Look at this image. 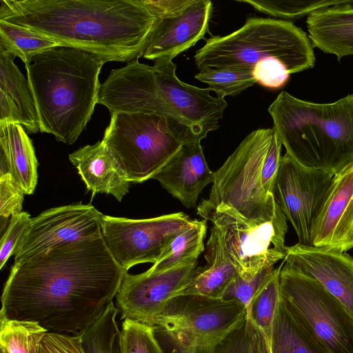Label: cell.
<instances>
[{
	"label": "cell",
	"instance_id": "1",
	"mask_svg": "<svg viewBox=\"0 0 353 353\" xmlns=\"http://www.w3.org/2000/svg\"><path fill=\"white\" fill-rule=\"evenodd\" d=\"M126 272L102 234L59 244L14 263L3 290L0 318L77 334L113 302Z\"/></svg>",
	"mask_w": 353,
	"mask_h": 353
},
{
	"label": "cell",
	"instance_id": "2",
	"mask_svg": "<svg viewBox=\"0 0 353 353\" xmlns=\"http://www.w3.org/2000/svg\"><path fill=\"white\" fill-rule=\"evenodd\" d=\"M0 19L105 62L143 57L156 16L143 0H0Z\"/></svg>",
	"mask_w": 353,
	"mask_h": 353
},
{
	"label": "cell",
	"instance_id": "3",
	"mask_svg": "<svg viewBox=\"0 0 353 353\" xmlns=\"http://www.w3.org/2000/svg\"><path fill=\"white\" fill-rule=\"evenodd\" d=\"M105 63L88 52L58 46L25 64L41 132L67 145L78 139L99 102Z\"/></svg>",
	"mask_w": 353,
	"mask_h": 353
},
{
	"label": "cell",
	"instance_id": "4",
	"mask_svg": "<svg viewBox=\"0 0 353 353\" xmlns=\"http://www.w3.org/2000/svg\"><path fill=\"white\" fill-rule=\"evenodd\" d=\"M268 111L286 154L300 165L335 175L353 164V94L317 103L282 91Z\"/></svg>",
	"mask_w": 353,
	"mask_h": 353
},
{
	"label": "cell",
	"instance_id": "5",
	"mask_svg": "<svg viewBox=\"0 0 353 353\" xmlns=\"http://www.w3.org/2000/svg\"><path fill=\"white\" fill-rule=\"evenodd\" d=\"M309 37L293 23L250 16L237 30L212 36L194 55L199 70L245 68L270 60L281 62L290 74L312 68L315 56Z\"/></svg>",
	"mask_w": 353,
	"mask_h": 353
},
{
	"label": "cell",
	"instance_id": "6",
	"mask_svg": "<svg viewBox=\"0 0 353 353\" xmlns=\"http://www.w3.org/2000/svg\"><path fill=\"white\" fill-rule=\"evenodd\" d=\"M273 132V128L258 129L244 138L214 172L209 198L201 203L230 212L254 225L270 221L281 214L274 196L265 191L261 180Z\"/></svg>",
	"mask_w": 353,
	"mask_h": 353
},
{
	"label": "cell",
	"instance_id": "7",
	"mask_svg": "<svg viewBox=\"0 0 353 353\" xmlns=\"http://www.w3.org/2000/svg\"><path fill=\"white\" fill-rule=\"evenodd\" d=\"M102 141L130 183L152 179L185 143L167 117L123 112L111 114Z\"/></svg>",
	"mask_w": 353,
	"mask_h": 353
},
{
	"label": "cell",
	"instance_id": "8",
	"mask_svg": "<svg viewBox=\"0 0 353 353\" xmlns=\"http://www.w3.org/2000/svg\"><path fill=\"white\" fill-rule=\"evenodd\" d=\"M280 292L288 311L329 353H353V317L319 281L284 261Z\"/></svg>",
	"mask_w": 353,
	"mask_h": 353
},
{
	"label": "cell",
	"instance_id": "9",
	"mask_svg": "<svg viewBox=\"0 0 353 353\" xmlns=\"http://www.w3.org/2000/svg\"><path fill=\"white\" fill-rule=\"evenodd\" d=\"M197 214L220 230L228 256L243 279H250L285 259L288 225L283 212L259 225L201 203L197 207Z\"/></svg>",
	"mask_w": 353,
	"mask_h": 353
},
{
	"label": "cell",
	"instance_id": "10",
	"mask_svg": "<svg viewBox=\"0 0 353 353\" xmlns=\"http://www.w3.org/2000/svg\"><path fill=\"white\" fill-rule=\"evenodd\" d=\"M192 220L182 212L143 219L104 215L102 235L113 258L128 271L139 263H155Z\"/></svg>",
	"mask_w": 353,
	"mask_h": 353
},
{
	"label": "cell",
	"instance_id": "11",
	"mask_svg": "<svg viewBox=\"0 0 353 353\" xmlns=\"http://www.w3.org/2000/svg\"><path fill=\"white\" fill-rule=\"evenodd\" d=\"M334 176L323 169L304 167L286 153L281 157L273 194L296 234L298 244L312 246L313 227Z\"/></svg>",
	"mask_w": 353,
	"mask_h": 353
},
{
	"label": "cell",
	"instance_id": "12",
	"mask_svg": "<svg viewBox=\"0 0 353 353\" xmlns=\"http://www.w3.org/2000/svg\"><path fill=\"white\" fill-rule=\"evenodd\" d=\"M176 69L171 59L154 61L152 70L159 94L174 116L185 142L201 141L219 128L228 103L224 98L211 96L208 88L183 83L177 77Z\"/></svg>",
	"mask_w": 353,
	"mask_h": 353
},
{
	"label": "cell",
	"instance_id": "13",
	"mask_svg": "<svg viewBox=\"0 0 353 353\" xmlns=\"http://www.w3.org/2000/svg\"><path fill=\"white\" fill-rule=\"evenodd\" d=\"M196 265L197 261L159 272H126L115 296L121 319L154 325L170 301L187 285Z\"/></svg>",
	"mask_w": 353,
	"mask_h": 353
},
{
	"label": "cell",
	"instance_id": "14",
	"mask_svg": "<svg viewBox=\"0 0 353 353\" xmlns=\"http://www.w3.org/2000/svg\"><path fill=\"white\" fill-rule=\"evenodd\" d=\"M103 216L91 204L75 203L45 210L31 219L14 252V263L59 244L101 235Z\"/></svg>",
	"mask_w": 353,
	"mask_h": 353
},
{
	"label": "cell",
	"instance_id": "15",
	"mask_svg": "<svg viewBox=\"0 0 353 353\" xmlns=\"http://www.w3.org/2000/svg\"><path fill=\"white\" fill-rule=\"evenodd\" d=\"M245 314L246 307L234 301L199 294H179L170 301L155 324L185 330L221 341Z\"/></svg>",
	"mask_w": 353,
	"mask_h": 353
},
{
	"label": "cell",
	"instance_id": "16",
	"mask_svg": "<svg viewBox=\"0 0 353 353\" xmlns=\"http://www.w3.org/2000/svg\"><path fill=\"white\" fill-rule=\"evenodd\" d=\"M210 0H192L176 14L157 17L143 57L154 60L173 59L203 39L212 14Z\"/></svg>",
	"mask_w": 353,
	"mask_h": 353
},
{
	"label": "cell",
	"instance_id": "17",
	"mask_svg": "<svg viewBox=\"0 0 353 353\" xmlns=\"http://www.w3.org/2000/svg\"><path fill=\"white\" fill-rule=\"evenodd\" d=\"M285 262L319 281L353 317V257L346 252L298 243L287 246Z\"/></svg>",
	"mask_w": 353,
	"mask_h": 353
},
{
	"label": "cell",
	"instance_id": "18",
	"mask_svg": "<svg viewBox=\"0 0 353 353\" xmlns=\"http://www.w3.org/2000/svg\"><path fill=\"white\" fill-rule=\"evenodd\" d=\"M312 242L313 247L342 252L353 248V164L334 176Z\"/></svg>",
	"mask_w": 353,
	"mask_h": 353
},
{
	"label": "cell",
	"instance_id": "19",
	"mask_svg": "<svg viewBox=\"0 0 353 353\" xmlns=\"http://www.w3.org/2000/svg\"><path fill=\"white\" fill-rule=\"evenodd\" d=\"M200 141L185 142L152 179L187 208L196 205L203 188L214 181Z\"/></svg>",
	"mask_w": 353,
	"mask_h": 353
},
{
	"label": "cell",
	"instance_id": "20",
	"mask_svg": "<svg viewBox=\"0 0 353 353\" xmlns=\"http://www.w3.org/2000/svg\"><path fill=\"white\" fill-rule=\"evenodd\" d=\"M14 58L0 47V123H17L28 133H37L40 125L34 100Z\"/></svg>",
	"mask_w": 353,
	"mask_h": 353
},
{
	"label": "cell",
	"instance_id": "21",
	"mask_svg": "<svg viewBox=\"0 0 353 353\" xmlns=\"http://www.w3.org/2000/svg\"><path fill=\"white\" fill-rule=\"evenodd\" d=\"M69 159L92 194L105 193L121 201L128 193L130 182L102 140L70 154Z\"/></svg>",
	"mask_w": 353,
	"mask_h": 353
},
{
	"label": "cell",
	"instance_id": "22",
	"mask_svg": "<svg viewBox=\"0 0 353 353\" xmlns=\"http://www.w3.org/2000/svg\"><path fill=\"white\" fill-rule=\"evenodd\" d=\"M313 47L336 56L353 55V1L317 10L307 16Z\"/></svg>",
	"mask_w": 353,
	"mask_h": 353
},
{
	"label": "cell",
	"instance_id": "23",
	"mask_svg": "<svg viewBox=\"0 0 353 353\" xmlns=\"http://www.w3.org/2000/svg\"><path fill=\"white\" fill-rule=\"evenodd\" d=\"M205 259V265L195 268L180 294L221 299L228 286L238 274L225 250L220 230L214 225L210 229Z\"/></svg>",
	"mask_w": 353,
	"mask_h": 353
},
{
	"label": "cell",
	"instance_id": "24",
	"mask_svg": "<svg viewBox=\"0 0 353 353\" xmlns=\"http://www.w3.org/2000/svg\"><path fill=\"white\" fill-rule=\"evenodd\" d=\"M0 148L9 173L25 194H33L39 165L32 140L17 123H0Z\"/></svg>",
	"mask_w": 353,
	"mask_h": 353
},
{
	"label": "cell",
	"instance_id": "25",
	"mask_svg": "<svg viewBox=\"0 0 353 353\" xmlns=\"http://www.w3.org/2000/svg\"><path fill=\"white\" fill-rule=\"evenodd\" d=\"M283 263L274 269L268 281L246 308V316L254 329L261 353H270L274 323L281 301L280 272Z\"/></svg>",
	"mask_w": 353,
	"mask_h": 353
},
{
	"label": "cell",
	"instance_id": "26",
	"mask_svg": "<svg viewBox=\"0 0 353 353\" xmlns=\"http://www.w3.org/2000/svg\"><path fill=\"white\" fill-rule=\"evenodd\" d=\"M270 353H329L280 301L275 317Z\"/></svg>",
	"mask_w": 353,
	"mask_h": 353
},
{
	"label": "cell",
	"instance_id": "27",
	"mask_svg": "<svg viewBox=\"0 0 353 353\" xmlns=\"http://www.w3.org/2000/svg\"><path fill=\"white\" fill-rule=\"evenodd\" d=\"M206 220L192 219L172 240L161 258L148 269L151 272L166 270L178 265L196 261L204 250Z\"/></svg>",
	"mask_w": 353,
	"mask_h": 353
},
{
	"label": "cell",
	"instance_id": "28",
	"mask_svg": "<svg viewBox=\"0 0 353 353\" xmlns=\"http://www.w3.org/2000/svg\"><path fill=\"white\" fill-rule=\"evenodd\" d=\"M60 46L53 39L23 26L0 19V47L25 64L36 55Z\"/></svg>",
	"mask_w": 353,
	"mask_h": 353
},
{
	"label": "cell",
	"instance_id": "29",
	"mask_svg": "<svg viewBox=\"0 0 353 353\" xmlns=\"http://www.w3.org/2000/svg\"><path fill=\"white\" fill-rule=\"evenodd\" d=\"M117 313L112 302L96 321L80 332L85 353H122Z\"/></svg>",
	"mask_w": 353,
	"mask_h": 353
},
{
	"label": "cell",
	"instance_id": "30",
	"mask_svg": "<svg viewBox=\"0 0 353 353\" xmlns=\"http://www.w3.org/2000/svg\"><path fill=\"white\" fill-rule=\"evenodd\" d=\"M46 332L37 322L0 318V346L8 353H37Z\"/></svg>",
	"mask_w": 353,
	"mask_h": 353
},
{
	"label": "cell",
	"instance_id": "31",
	"mask_svg": "<svg viewBox=\"0 0 353 353\" xmlns=\"http://www.w3.org/2000/svg\"><path fill=\"white\" fill-rule=\"evenodd\" d=\"M163 353H216L220 341L161 324L152 326Z\"/></svg>",
	"mask_w": 353,
	"mask_h": 353
},
{
	"label": "cell",
	"instance_id": "32",
	"mask_svg": "<svg viewBox=\"0 0 353 353\" xmlns=\"http://www.w3.org/2000/svg\"><path fill=\"white\" fill-rule=\"evenodd\" d=\"M194 77L220 98L236 96L256 83L252 71L245 68L205 69Z\"/></svg>",
	"mask_w": 353,
	"mask_h": 353
},
{
	"label": "cell",
	"instance_id": "33",
	"mask_svg": "<svg viewBox=\"0 0 353 353\" xmlns=\"http://www.w3.org/2000/svg\"><path fill=\"white\" fill-rule=\"evenodd\" d=\"M248 3L265 14L288 21L309 15L324 8L339 5L347 1H294V0H236Z\"/></svg>",
	"mask_w": 353,
	"mask_h": 353
},
{
	"label": "cell",
	"instance_id": "34",
	"mask_svg": "<svg viewBox=\"0 0 353 353\" xmlns=\"http://www.w3.org/2000/svg\"><path fill=\"white\" fill-rule=\"evenodd\" d=\"M122 353H163L152 327L124 319L121 334Z\"/></svg>",
	"mask_w": 353,
	"mask_h": 353
},
{
	"label": "cell",
	"instance_id": "35",
	"mask_svg": "<svg viewBox=\"0 0 353 353\" xmlns=\"http://www.w3.org/2000/svg\"><path fill=\"white\" fill-rule=\"evenodd\" d=\"M216 353H261L256 332L246 314L220 341Z\"/></svg>",
	"mask_w": 353,
	"mask_h": 353
},
{
	"label": "cell",
	"instance_id": "36",
	"mask_svg": "<svg viewBox=\"0 0 353 353\" xmlns=\"http://www.w3.org/2000/svg\"><path fill=\"white\" fill-rule=\"evenodd\" d=\"M273 267L266 268L250 279H243L239 274L230 283L221 299L234 301L246 308L253 297L271 277Z\"/></svg>",
	"mask_w": 353,
	"mask_h": 353
},
{
	"label": "cell",
	"instance_id": "37",
	"mask_svg": "<svg viewBox=\"0 0 353 353\" xmlns=\"http://www.w3.org/2000/svg\"><path fill=\"white\" fill-rule=\"evenodd\" d=\"M31 219L28 212L23 211L11 216L0 242L1 269L6 265L10 256L14 254L21 238L30 225Z\"/></svg>",
	"mask_w": 353,
	"mask_h": 353
},
{
	"label": "cell",
	"instance_id": "38",
	"mask_svg": "<svg viewBox=\"0 0 353 353\" xmlns=\"http://www.w3.org/2000/svg\"><path fill=\"white\" fill-rule=\"evenodd\" d=\"M23 191L9 172L0 175V216L8 219L22 212Z\"/></svg>",
	"mask_w": 353,
	"mask_h": 353
},
{
	"label": "cell",
	"instance_id": "39",
	"mask_svg": "<svg viewBox=\"0 0 353 353\" xmlns=\"http://www.w3.org/2000/svg\"><path fill=\"white\" fill-rule=\"evenodd\" d=\"M37 353H85L80 333L61 334L47 332L41 339Z\"/></svg>",
	"mask_w": 353,
	"mask_h": 353
},
{
	"label": "cell",
	"instance_id": "40",
	"mask_svg": "<svg viewBox=\"0 0 353 353\" xmlns=\"http://www.w3.org/2000/svg\"><path fill=\"white\" fill-rule=\"evenodd\" d=\"M281 145L274 130L261 172L263 187L267 193L273 195L274 183L281 157Z\"/></svg>",
	"mask_w": 353,
	"mask_h": 353
},
{
	"label": "cell",
	"instance_id": "41",
	"mask_svg": "<svg viewBox=\"0 0 353 353\" xmlns=\"http://www.w3.org/2000/svg\"><path fill=\"white\" fill-rule=\"evenodd\" d=\"M148 9L156 17L170 15L181 12L192 0H143Z\"/></svg>",
	"mask_w": 353,
	"mask_h": 353
},
{
	"label": "cell",
	"instance_id": "42",
	"mask_svg": "<svg viewBox=\"0 0 353 353\" xmlns=\"http://www.w3.org/2000/svg\"><path fill=\"white\" fill-rule=\"evenodd\" d=\"M0 353H8V352L5 348L0 346Z\"/></svg>",
	"mask_w": 353,
	"mask_h": 353
}]
</instances>
